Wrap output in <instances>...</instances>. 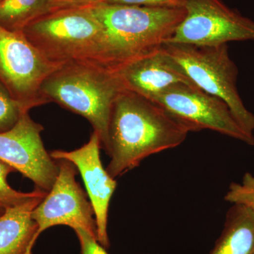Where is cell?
I'll list each match as a JSON object with an SVG mask.
<instances>
[{
	"label": "cell",
	"mask_w": 254,
	"mask_h": 254,
	"mask_svg": "<svg viewBox=\"0 0 254 254\" xmlns=\"http://www.w3.org/2000/svg\"><path fill=\"white\" fill-rule=\"evenodd\" d=\"M190 132L154 102L122 90L110 115L107 171L114 179L121 176L150 155L181 145Z\"/></svg>",
	"instance_id": "1"
},
{
	"label": "cell",
	"mask_w": 254,
	"mask_h": 254,
	"mask_svg": "<svg viewBox=\"0 0 254 254\" xmlns=\"http://www.w3.org/2000/svg\"><path fill=\"white\" fill-rule=\"evenodd\" d=\"M88 6L103 31L95 65L113 73L163 46L185 16V8L108 3Z\"/></svg>",
	"instance_id": "2"
},
{
	"label": "cell",
	"mask_w": 254,
	"mask_h": 254,
	"mask_svg": "<svg viewBox=\"0 0 254 254\" xmlns=\"http://www.w3.org/2000/svg\"><path fill=\"white\" fill-rule=\"evenodd\" d=\"M122 90L114 73L93 64L70 62L45 80L41 92L48 103L55 102L86 118L106 150L112 108Z\"/></svg>",
	"instance_id": "3"
},
{
	"label": "cell",
	"mask_w": 254,
	"mask_h": 254,
	"mask_svg": "<svg viewBox=\"0 0 254 254\" xmlns=\"http://www.w3.org/2000/svg\"><path fill=\"white\" fill-rule=\"evenodd\" d=\"M22 33L50 61L95 64L103 31L89 6L50 10L27 25Z\"/></svg>",
	"instance_id": "4"
},
{
	"label": "cell",
	"mask_w": 254,
	"mask_h": 254,
	"mask_svg": "<svg viewBox=\"0 0 254 254\" xmlns=\"http://www.w3.org/2000/svg\"><path fill=\"white\" fill-rule=\"evenodd\" d=\"M163 46L195 86L223 100L240 126L247 133L254 135V115L247 109L239 93L238 68L230 58L227 45L199 47L164 44Z\"/></svg>",
	"instance_id": "5"
},
{
	"label": "cell",
	"mask_w": 254,
	"mask_h": 254,
	"mask_svg": "<svg viewBox=\"0 0 254 254\" xmlns=\"http://www.w3.org/2000/svg\"><path fill=\"white\" fill-rule=\"evenodd\" d=\"M63 64L46 58L22 32L0 26V82L16 100L31 108L48 103L42 85Z\"/></svg>",
	"instance_id": "6"
},
{
	"label": "cell",
	"mask_w": 254,
	"mask_h": 254,
	"mask_svg": "<svg viewBox=\"0 0 254 254\" xmlns=\"http://www.w3.org/2000/svg\"><path fill=\"white\" fill-rule=\"evenodd\" d=\"M185 16L165 44L214 47L254 41V21L222 0H187Z\"/></svg>",
	"instance_id": "7"
},
{
	"label": "cell",
	"mask_w": 254,
	"mask_h": 254,
	"mask_svg": "<svg viewBox=\"0 0 254 254\" xmlns=\"http://www.w3.org/2000/svg\"><path fill=\"white\" fill-rule=\"evenodd\" d=\"M153 102L168 112L190 132L212 130L254 145V135L247 133L237 123L228 105L197 86H174Z\"/></svg>",
	"instance_id": "8"
},
{
	"label": "cell",
	"mask_w": 254,
	"mask_h": 254,
	"mask_svg": "<svg viewBox=\"0 0 254 254\" xmlns=\"http://www.w3.org/2000/svg\"><path fill=\"white\" fill-rule=\"evenodd\" d=\"M55 160L59 164L56 180L32 213L38 225V235L50 227L66 225L73 230L83 229L98 240L94 210L76 181V167L66 160Z\"/></svg>",
	"instance_id": "9"
},
{
	"label": "cell",
	"mask_w": 254,
	"mask_h": 254,
	"mask_svg": "<svg viewBox=\"0 0 254 254\" xmlns=\"http://www.w3.org/2000/svg\"><path fill=\"white\" fill-rule=\"evenodd\" d=\"M43 127L23 114L8 131L0 133V161L48 192L54 185L59 164L47 152L41 138Z\"/></svg>",
	"instance_id": "10"
},
{
	"label": "cell",
	"mask_w": 254,
	"mask_h": 254,
	"mask_svg": "<svg viewBox=\"0 0 254 254\" xmlns=\"http://www.w3.org/2000/svg\"><path fill=\"white\" fill-rule=\"evenodd\" d=\"M100 137L93 131L89 141L72 151L54 150L50 153L54 160H66L78 170L94 210L98 242L104 248L110 246L108 235V210L117 182L103 168L100 157Z\"/></svg>",
	"instance_id": "11"
},
{
	"label": "cell",
	"mask_w": 254,
	"mask_h": 254,
	"mask_svg": "<svg viewBox=\"0 0 254 254\" xmlns=\"http://www.w3.org/2000/svg\"><path fill=\"white\" fill-rule=\"evenodd\" d=\"M114 74L123 90L151 101L174 86L180 84L195 86L163 46Z\"/></svg>",
	"instance_id": "12"
},
{
	"label": "cell",
	"mask_w": 254,
	"mask_h": 254,
	"mask_svg": "<svg viewBox=\"0 0 254 254\" xmlns=\"http://www.w3.org/2000/svg\"><path fill=\"white\" fill-rule=\"evenodd\" d=\"M48 192L5 209L0 215V254H33L38 227L32 213Z\"/></svg>",
	"instance_id": "13"
},
{
	"label": "cell",
	"mask_w": 254,
	"mask_h": 254,
	"mask_svg": "<svg viewBox=\"0 0 254 254\" xmlns=\"http://www.w3.org/2000/svg\"><path fill=\"white\" fill-rule=\"evenodd\" d=\"M254 213L234 204L227 214L225 227L210 254H253Z\"/></svg>",
	"instance_id": "14"
},
{
	"label": "cell",
	"mask_w": 254,
	"mask_h": 254,
	"mask_svg": "<svg viewBox=\"0 0 254 254\" xmlns=\"http://www.w3.org/2000/svg\"><path fill=\"white\" fill-rule=\"evenodd\" d=\"M50 11V0H2L0 1V26L22 32L33 20Z\"/></svg>",
	"instance_id": "15"
},
{
	"label": "cell",
	"mask_w": 254,
	"mask_h": 254,
	"mask_svg": "<svg viewBox=\"0 0 254 254\" xmlns=\"http://www.w3.org/2000/svg\"><path fill=\"white\" fill-rule=\"evenodd\" d=\"M31 108L14 98L0 82V133L11 129Z\"/></svg>",
	"instance_id": "16"
},
{
	"label": "cell",
	"mask_w": 254,
	"mask_h": 254,
	"mask_svg": "<svg viewBox=\"0 0 254 254\" xmlns=\"http://www.w3.org/2000/svg\"><path fill=\"white\" fill-rule=\"evenodd\" d=\"M14 171L9 165L0 161V215L4 213L5 209L24 203L45 191L36 188L33 191L24 193L11 188L8 184L7 177Z\"/></svg>",
	"instance_id": "17"
},
{
	"label": "cell",
	"mask_w": 254,
	"mask_h": 254,
	"mask_svg": "<svg viewBox=\"0 0 254 254\" xmlns=\"http://www.w3.org/2000/svg\"><path fill=\"white\" fill-rule=\"evenodd\" d=\"M225 199L233 204L244 205L254 213V175L247 173L242 183H232Z\"/></svg>",
	"instance_id": "18"
},
{
	"label": "cell",
	"mask_w": 254,
	"mask_h": 254,
	"mask_svg": "<svg viewBox=\"0 0 254 254\" xmlns=\"http://www.w3.org/2000/svg\"><path fill=\"white\" fill-rule=\"evenodd\" d=\"M187 0H103L100 3L136 5L149 7L184 8Z\"/></svg>",
	"instance_id": "19"
},
{
	"label": "cell",
	"mask_w": 254,
	"mask_h": 254,
	"mask_svg": "<svg viewBox=\"0 0 254 254\" xmlns=\"http://www.w3.org/2000/svg\"><path fill=\"white\" fill-rule=\"evenodd\" d=\"M73 230L76 232L79 241L81 254H108L97 239L91 236L84 230L77 228Z\"/></svg>",
	"instance_id": "20"
},
{
	"label": "cell",
	"mask_w": 254,
	"mask_h": 254,
	"mask_svg": "<svg viewBox=\"0 0 254 254\" xmlns=\"http://www.w3.org/2000/svg\"><path fill=\"white\" fill-rule=\"evenodd\" d=\"M103 0H50V10L81 7L99 4Z\"/></svg>",
	"instance_id": "21"
},
{
	"label": "cell",
	"mask_w": 254,
	"mask_h": 254,
	"mask_svg": "<svg viewBox=\"0 0 254 254\" xmlns=\"http://www.w3.org/2000/svg\"><path fill=\"white\" fill-rule=\"evenodd\" d=\"M2 1V0H0V1Z\"/></svg>",
	"instance_id": "22"
},
{
	"label": "cell",
	"mask_w": 254,
	"mask_h": 254,
	"mask_svg": "<svg viewBox=\"0 0 254 254\" xmlns=\"http://www.w3.org/2000/svg\"><path fill=\"white\" fill-rule=\"evenodd\" d=\"M253 254H254V253Z\"/></svg>",
	"instance_id": "23"
}]
</instances>
